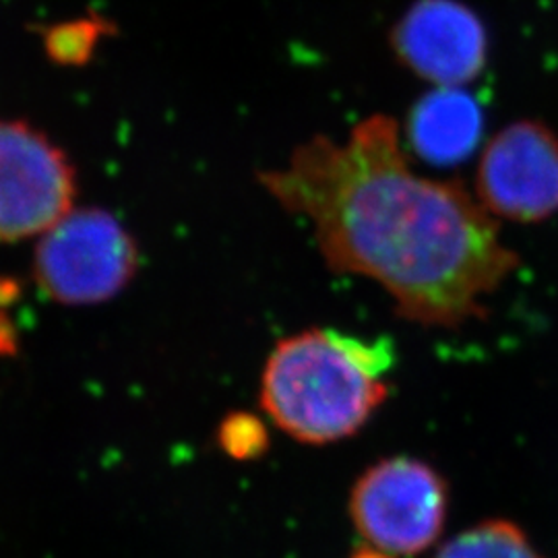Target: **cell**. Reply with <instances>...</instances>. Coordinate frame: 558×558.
Wrapping results in <instances>:
<instances>
[{
    "label": "cell",
    "instance_id": "obj_7",
    "mask_svg": "<svg viewBox=\"0 0 558 558\" xmlns=\"http://www.w3.org/2000/svg\"><path fill=\"white\" fill-rule=\"evenodd\" d=\"M399 62L437 87H463L488 59L478 15L459 0H416L391 29Z\"/></svg>",
    "mask_w": 558,
    "mask_h": 558
},
{
    "label": "cell",
    "instance_id": "obj_11",
    "mask_svg": "<svg viewBox=\"0 0 558 558\" xmlns=\"http://www.w3.org/2000/svg\"><path fill=\"white\" fill-rule=\"evenodd\" d=\"M106 29L108 23L98 20L71 21L64 25H57L46 34V48L57 62H85Z\"/></svg>",
    "mask_w": 558,
    "mask_h": 558
},
{
    "label": "cell",
    "instance_id": "obj_1",
    "mask_svg": "<svg viewBox=\"0 0 558 558\" xmlns=\"http://www.w3.org/2000/svg\"><path fill=\"white\" fill-rule=\"evenodd\" d=\"M257 179L311 221L327 267L377 281L401 319L445 329L482 319L484 299L519 267L476 195L412 170L387 114L360 120L343 141L317 135Z\"/></svg>",
    "mask_w": 558,
    "mask_h": 558
},
{
    "label": "cell",
    "instance_id": "obj_2",
    "mask_svg": "<svg viewBox=\"0 0 558 558\" xmlns=\"http://www.w3.org/2000/svg\"><path fill=\"white\" fill-rule=\"evenodd\" d=\"M391 364L387 341L306 329L271 350L260 375V408L299 442H338L356 435L387 401L383 373Z\"/></svg>",
    "mask_w": 558,
    "mask_h": 558
},
{
    "label": "cell",
    "instance_id": "obj_5",
    "mask_svg": "<svg viewBox=\"0 0 558 558\" xmlns=\"http://www.w3.org/2000/svg\"><path fill=\"white\" fill-rule=\"evenodd\" d=\"M75 195L64 151L27 122L0 119V240L46 234L73 211Z\"/></svg>",
    "mask_w": 558,
    "mask_h": 558
},
{
    "label": "cell",
    "instance_id": "obj_9",
    "mask_svg": "<svg viewBox=\"0 0 558 558\" xmlns=\"http://www.w3.org/2000/svg\"><path fill=\"white\" fill-rule=\"evenodd\" d=\"M433 558H546L518 523L486 519L445 542Z\"/></svg>",
    "mask_w": 558,
    "mask_h": 558
},
{
    "label": "cell",
    "instance_id": "obj_12",
    "mask_svg": "<svg viewBox=\"0 0 558 558\" xmlns=\"http://www.w3.org/2000/svg\"><path fill=\"white\" fill-rule=\"evenodd\" d=\"M350 558H396L391 557V555H387V553H383L379 548H375V546H371V544H364V546H359Z\"/></svg>",
    "mask_w": 558,
    "mask_h": 558
},
{
    "label": "cell",
    "instance_id": "obj_6",
    "mask_svg": "<svg viewBox=\"0 0 558 558\" xmlns=\"http://www.w3.org/2000/svg\"><path fill=\"white\" fill-rule=\"evenodd\" d=\"M476 199L502 220L534 223L558 214V137L534 120L502 129L480 156Z\"/></svg>",
    "mask_w": 558,
    "mask_h": 558
},
{
    "label": "cell",
    "instance_id": "obj_10",
    "mask_svg": "<svg viewBox=\"0 0 558 558\" xmlns=\"http://www.w3.org/2000/svg\"><path fill=\"white\" fill-rule=\"evenodd\" d=\"M218 445L236 461H255L269 449V433L259 416L232 412L218 426Z\"/></svg>",
    "mask_w": 558,
    "mask_h": 558
},
{
    "label": "cell",
    "instance_id": "obj_8",
    "mask_svg": "<svg viewBox=\"0 0 558 558\" xmlns=\"http://www.w3.org/2000/svg\"><path fill=\"white\" fill-rule=\"evenodd\" d=\"M478 101L461 87H435L412 108L405 133L420 158L451 166L470 158L482 137Z\"/></svg>",
    "mask_w": 558,
    "mask_h": 558
},
{
    "label": "cell",
    "instance_id": "obj_3",
    "mask_svg": "<svg viewBox=\"0 0 558 558\" xmlns=\"http://www.w3.org/2000/svg\"><path fill=\"white\" fill-rule=\"evenodd\" d=\"M140 269V248L112 214L73 209L41 234L34 276L48 299L89 306L119 296Z\"/></svg>",
    "mask_w": 558,
    "mask_h": 558
},
{
    "label": "cell",
    "instance_id": "obj_4",
    "mask_svg": "<svg viewBox=\"0 0 558 558\" xmlns=\"http://www.w3.org/2000/svg\"><path fill=\"white\" fill-rule=\"evenodd\" d=\"M449 490L439 472L408 456L380 459L360 476L348 500L364 539L391 557H416L439 542Z\"/></svg>",
    "mask_w": 558,
    "mask_h": 558
}]
</instances>
